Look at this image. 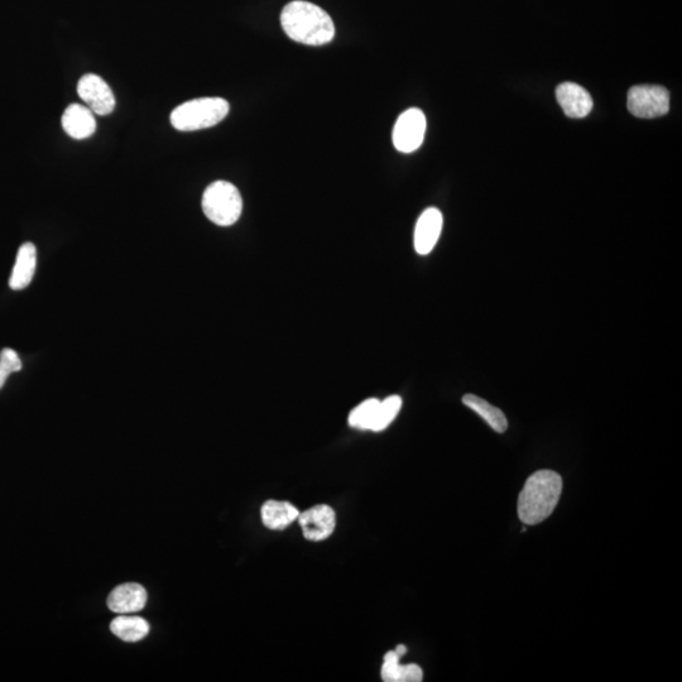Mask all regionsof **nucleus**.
I'll use <instances>...</instances> for the list:
<instances>
[{"mask_svg": "<svg viewBox=\"0 0 682 682\" xmlns=\"http://www.w3.org/2000/svg\"><path fill=\"white\" fill-rule=\"evenodd\" d=\"M281 24L286 35L307 46H323L334 40L333 19L323 8L295 0L283 8Z\"/></svg>", "mask_w": 682, "mask_h": 682, "instance_id": "f257e3e1", "label": "nucleus"}, {"mask_svg": "<svg viewBox=\"0 0 682 682\" xmlns=\"http://www.w3.org/2000/svg\"><path fill=\"white\" fill-rule=\"evenodd\" d=\"M443 214L439 209L429 208L417 220L415 229V249L421 256L431 253L443 230Z\"/></svg>", "mask_w": 682, "mask_h": 682, "instance_id": "1a4fd4ad", "label": "nucleus"}, {"mask_svg": "<svg viewBox=\"0 0 682 682\" xmlns=\"http://www.w3.org/2000/svg\"><path fill=\"white\" fill-rule=\"evenodd\" d=\"M401 407L402 398L400 396L387 397L386 400L381 401L372 431L381 432L386 430L395 421L398 413L401 411Z\"/></svg>", "mask_w": 682, "mask_h": 682, "instance_id": "a211bd4d", "label": "nucleus"}, {"mask_svg": "<svg viewBox=\"0 0 682 682\" xmlns=\"http://www.w3.org/2000/svg\"><path fill=\"white\" fill-rule=\"evenodd\" d=\"M426 133V117L420 109L412 108L398 118L393 129V144L402 153L419 150Z\"/></svg>", "mask_w": 682, "mask_h": 682, "instance_id": "423d86ee", "label": "nucleus"}, {"mask_svg": "<svg viewBox=\"0 0 682 682\" xmlns=\"http://www.w3.org/2000/svg\"><path fill=\"white\" fill-rule=\"evenodd\" d=\"M395 651H396L398 656L402 657V656L406 655L407 648H406V646L400 645V646H397Z\"/></svg>", "mask_w": 682, "mask_h": 682, "instance_id": "4be33fe9", "label": "nucleus"}, {"mask_svg": "<svg viewBox=\"0 0 682 682\" xmlns=\"http://www.w3.org/2000/svg\"><path fill=\"white\" fill-rule=\"evenodd\" d=\"M299 520L301 530L306 540L319 542L329 539L333 535L336 525L334 509L328 504L307 509L300 513Z\"/></svg>", "mask_w": 682, "mask_h": 682, "instance_id": "6e6552de", "label": "nucleus"}, {"mask_svg": "<svg viewBox=\"0 0 682 682\" xmlns=\"http://www.w3.org/2000/svg\"><path fill=\"white\" fill-rule=\"evenodd\" d=\"M147 604L146 589L139 584H124L115 588L108 598L110 611L117 614L141 612Z\"/></svg>", "mask_w": 682, "mask_h": 682, "instance_id": "9b49d317", "label": "nucleus"}, {"mask_svg": "<svg viewBox=\"0 0 682 682\" xmlns=\"http://www.w3.org/2000/svg\"><path fill=\"white\" fill-rule=\"evenodd\" d=\"M424 680V671L419 665H401L398 682H421Z\"/></svg>", "mask_w": 682, "mask_h": 682, "instance_id": "412c9836", "label": "nucleus"}, {"mask_svg": "<svg viewBox=\"0 0 682 682\" xmlns=\"http://www.w3.org/2000/svg\"><path fill=\"white\" fill-rule=\"evenodd\" d=\"M563 492V479L552 470H540L526 480L518 498V516L526 526L544 522L555 511Z\"/></svg>", "mask_w": 682, "mask_h": 682, "instance_id": "f03ea898", "label": "nucleus"}, {"mask_svg": "<svg viewBox=\"0 0 682 682\" xmlns=\"http://www.w3.org/2000/svg\"><path fill=\"white\" fill-rule=\"evenodd\" d=\"M22 360L16 350L3 349L0 353V389L6 384L7 379L12 373L21 371Z\"/></svg>", "mask_w": 682, "mask_h": 682, "instance_id": "6ab92c4d", "label": "nucleus"}, {"mask_svg": "<svg viewBox=\"0 0 682 682\" xmlns=\"http://www.w3.org/2000/svg\"><path fill=\"white\" fill-rule=\"evenodd\" d=\"M263 525L270 530H283L299 518L300 512L294 504L281 501H268L263 504Z\"/></svg>", "mask_w": 682, "mask_h": 682, "instance_id": "4468645a", "label": "nucleus"}, {"mask_svg": "<svg viewBox=\"0 0 682 682\" xmlns=\"http://www.w3.org/2000/svg\"><path fill=\"white\" fill-rule=\"evenodd\" d=\"M628 109L635 117H664L670 110V93L660 85L633 86L628 93Z\"/></svg>", "mask_w": 682, "mask_h": 682, "instance_id": "39448f33", "label": "nucleus"}, {"mask_svg": "<svg viewBox=\"0 0 682 682\" xmlns=\"http://www.w3.org/2000/svg\"><path fill=\"white\" fill-rule=\"evenodd\" d=\"M229 103L223 98H200L179 105L171 114V124L177 131L194 132L222 122L229 113Z\"/></svg>", "mask_w": 682, "mask_h": 682, "instance_id": "7ed1b4c3", "label": "nucleus"}, {"mask_svg": "<svg viewBox=\"0 0 682 682\" xmlns=\"http://www.w3.org/2000/svg\"><path fill=\"white\" fill-rule=\"evenodd\" d=\"M62 127L71 138H89L96 131L94 113L84 105L71 104L62 115Z\"/></svg>", "mask_w": 682, "mask_h": 682, "instance_id": "f8f14e48", "label": "nucleus"}, {"mask_svg": "<svg viewBox=\"0 0 682 682\" xmlns=\"http://www.w3.org/2000/svg\"><path fill=\"white\" fill-rule=\"evenodd\" d=\"M556 99L564 113L570 118L587 117L593 109L592 96L578 84L564 83L557 86Z\"/></svg>", "mask_w": 682, "mask_h": 682, "instance_id": "9d476101", "label": "nucleus"}, {"mask_svg": "<svg viewBox=\"0 0 682 682\" xmlns=\"http://www.w3.org/2000/svg\"><path fill=\"white\" fill-rule=\"evenodd\" d=\"M379 403L381 401L377 400V398H369V400L360 403L359 406L349 413V426L358 430L372 431Z\"/></svg>", "mask_w": 682, "mask_h": 682, "instance_id": "f3484780", "label": "nucleus"}, {"mask_svg": "<svg viewBox=\"0 0 682 682\" xmlns=\"http://www.w3.org/2000/svg\"><path fill=\"white\" fill-rule=\"evenodd\" d=\"M203 210L210 222L219 227H230L242 215V195L230 182L216 181L204 192Z\"/></svg>", "mask_w": 682, "mask_h": 682, "instance_id": "20e7f679", "label": "nucleus"}, {"mask_svg": "<svg viewBox=\"0 0 682 682\" xmlns=\"http://www.w3.org/2000/svg\"><path fill=\"white\" fill-rule=\"evenodd\" d=\"M110 629H112L113 635L122 641L138 642L148 636L150 624L141 617L120 614V617L115 618L110 624Z\"/></svg>", "mask_w": 682, "mask_h": 682, "instance_id": "dca6fc26", "label": "nucleus"}, {"mask_svg": "<svg viewBox=\"0 0 682 682\" xmlns=\"http://www.w3.org/2000/svg\"><path fill=\"white\" fill-rule=\"evenodd\" d=\"M37 267V249L32 243L23 244L19 248L16 264H14L9 287L14 291L30 286Z\"/></svg>", "mask_w": 682, "mask_h": 682, "instance_id": "ddd939ff", "label": "nucleus"}, {"mask_svg": "<svg viewBox=\"0 0 682 682\" xmlns=\"http://www.w3.org/2000/svg\"><path fill=\"white\" fill-rule=\"evenodd\" d=\"M400 659L396 651H389L384 656L383 666L381 670L382 680L384 682H398V675H400Z\"/></svg>", "mask_w": 682, "mask_h": 682, "instance_id": "aec40b11", "label": "nucleus"}, {"mask_svg": "<svg viewBox=\"0 0 682 682\" xmlns=\"http://www.w3.org/2000/svg\"><path fill=\"white\" fill-rule=\"evenodd\" d=\"M463 403L475 413H478L482 419L487 422L489 426L498 434H503L508 429V420L506 415L499 410L498 407L491 405V403L483 400L475 395H465Z\"/></svg>", "mask_w": 682, "mask_h": 682, "instance_id": "2eb2a0df", "label": "nucleus"}, {"mask_svg": "<svg viewBox=\"0 0 682 682\" xmlns=\"http://www.w3.org/2000/svg\"><path fill=\"white\" fill-rule=\"evenodd\" d=\"M78 93L94 114L109 115L115 109V98L110 86L95 74L84 75L78 84Z\"/></svg>", "mask_w": 682, "mask_h": 682, "instance_id": "0eeeda50", "label": "nucleus"}]
</instances>
